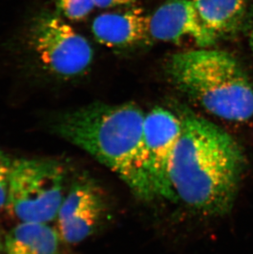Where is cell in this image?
<instances>
[{"label": "cell", "mask_w": 253, "mask_h": 254, "mask_svg": "<svg viewBox=\"0 0 253 254\" xmlns=\"http://www.w3.org/2000/svg\"><path fill=\"white\" fill-rule=\"evenodd\" d=\"M26 49L40 69L68 80L86 72L93 60L91 44L50 10L36 13L26 33Z\"/></svg>", "instance_id": "277c9868"}, {"label": "cell", "mask_w": 253, "mask_h": 254, "mask_svg": "<svg viewBox=\"0 0 253 254\" xmlns=\"http://www.w3.org/2000/svg\"><path fill=\"white\" fill-rule=\"evenodd\" d=\"M57 228L42 222H21L4 239L5 254H62Z\"/></svg>", "instance_id": "8fae6325"}, {"label": "cell", "mask_w": 253, "mask_h": 254, "mask_svg": "<svg viewBox=\"0 0 253 254\" xmlns=\"http://www.w3.org/2000/svg\"><path fill=\"white\" fill-rule=\"evenodd\" d=\"M182 132L170 164L178 200L205 216H222L234 205L246 169L241 144L225 129L181 108Z\"/></svg>", "instance_id": "6da1fadb"}, {"label": "cell", "mask_w": 253, "mask_h": 254, "mask_svg": "<svg viewBox=\"0 0 253 254\" xmlns=\"http://www.w3.org/2000/svg\"><path fill=\"white\" fill-rule=\"evenodd\" d=\"M146 114L132 102L110 105L95 102L52 115L54 134L86 151L115 173L136 197L155 199L143 146Z\"/></svg>", "instance_id": "7a4b0ae2"}, {"label": "cell", "mask_w": 253, "mask_h": 254, "mask_svg": "<svg viewBox=\"0 0 253 254\" xmlns=\"http://www.w3.org/2000/svg\"><path fill=\"white\" fill-rule=\"evenodd\" d=\"M3 253H4V244H3V240L0 235V254H2Z\"/></svg>", "instance_id": "2e32d148"}, {"label": "cell", "mask_w": 253, "mask_h": 254, "mask_svg": "<svg viewBox=\"0 0 253 254\" xmlns=\"http://www.w3.org/2000/svg\"><path fill=\"white\" fill-rule=\"evenodd\" d=\"M12 161L6 152L0 150V211L7 207Z\"/></svg>", "instance_id": "4fadbf2b"}, {"label": "cell", "mask_w": 253, "mask_h": 254, "mask_svg": "<svg viewBox=\"0 0 253 254\" xmlns=\"http://www.w3.org/2000/svg\"><path fill=\"white\" fill-rule=\"evenodd\" d=\"M55 2L58 11L73 21L84 19L96 7L94 0H55Z\"/></svg>", "instance_id": "7c38bea8"}, {"label": "cell", "mask_w": 253, "mask_h": 254, "mask_svg": "<svg viewBox=\"0 0 253 254\" xmlns=\"http://www.w3.org/2000/svg\"><path fill=\"white\" fill-rule=\"evenodd\" d=\"M170 81L210 115L233 122L253 116V84L226 51L201 48L175 54L166 64Z\"/></svg>", "instance_id": "3957f363"}, {"label": "cell", "mask_w": 253, "mask_h": 254, "mask_svg": "<svg viewBox=\"0 0 253 254\" xmlns=\"http://www.w3.org/2000/svg\"><path fill=\"white\" fill-rule=\"evenodd\" d=\"M244 29L247 31L249 45L251 46L252 51L253 53V10L252 8H250V11H249Z\"/></svg>", "instance_id": "9a60e30c"}, {"label": "cell", "mask_w": 253, "mask_h": 254, "mask_svg": "<svg viewBox=\"0 0 253 254\" xmlns=\"http://www.w3.org/2000/svg\"><path fill=\"white\" fill-rule=\"evenodd\" d=\"M107 216V199L101 186L92 178L81 176L65 194L56 228L63 242L76 245L94 235Z\"/></svg>", "instance_id": "52a82bcc"}, {"label": "cell", "mask_w": 253, "mask_h": 254, "mask_svg": "<svg viewBox=\"0 0 253 254\" xmlns=\"http://www.w3.org/2000/svg\"><path fill=\"white\" fill-rule=\"evenodd\" d=\"M138 0H94L95 6L99 8H112L119 7H131Z\"/></svg>", "instance_id": "5bb4252c"}, {"label": "cell", "mask_w": 253, "mask_h": 254, "mask_svg": "<svg viewBox=\"0 0 253 254\" xmlns=\"http://www.w3.org/2000/svg\"><path fill=\"white\" fill-rule=\"evenodd\" d=\"M154 40L179 44L190 38L201 48L214 46L218 39L203 23L191 0H168L151 16Z\"/></svg>", "instance_id": "ba28073f"}, {"label": "cell", "mask_w": 253, "mask_h": 254, "mask_svg": "<svg viewBox=\"0 0 253 254\" xmlns=\"http://www.w3.org/2000/svg\"><path fill=\"white\" fill-rule=\"evenodd\" d=\"M150 21L151 17L141 8L131 7L123 12L99 15L91 30L101 45L121 50L135 48L151 41Z\"/></svg>", "instance_id": "9c48e42d"}, {"label": "cell", "mask_w": 253, "mask_h": 254, "mask_svg": "<svg viewBox=\"0 0 253 254\" xmlns=\"http://www.w3.org/2000/svg\"><path fill=\"white\" fill-rule=\"evenodd\" d=\"M65 181L66 170L60 161L13 160L7 208L20 222L55 221L66 194Z\"/></svg>", "instance_id": "5b68a950"}, {"label": "cell", "mask_w": 253, "mask_h": 254, "mask_svg": "<svg viewBox=\"0 0 253 254\" xmlns=\"http://www.w3.org/2000/svg\"><path fill=\"white\" fill-rule=\"evenodd\" d=\"M182 132L179 114L156 106L145 115L146 168L155 198L178 201L170 181V164Z\"/></svg>", "instance_id": "8992f818"}, {"label": "cell", "mask_w": 253, "mask_h": 254, "mask_svg": "<svg viewBox=\"0 0 253 254\" xmlns=\"http://www.w3.org/2000/svg\"><path fill=\"white\" fill-rule=\"evenodd\" d=\"M205 27L219 40L244 29L250 8L249 0H191Z\"/></svg>", "instance_id": "30bf717a"}]
</instances>
